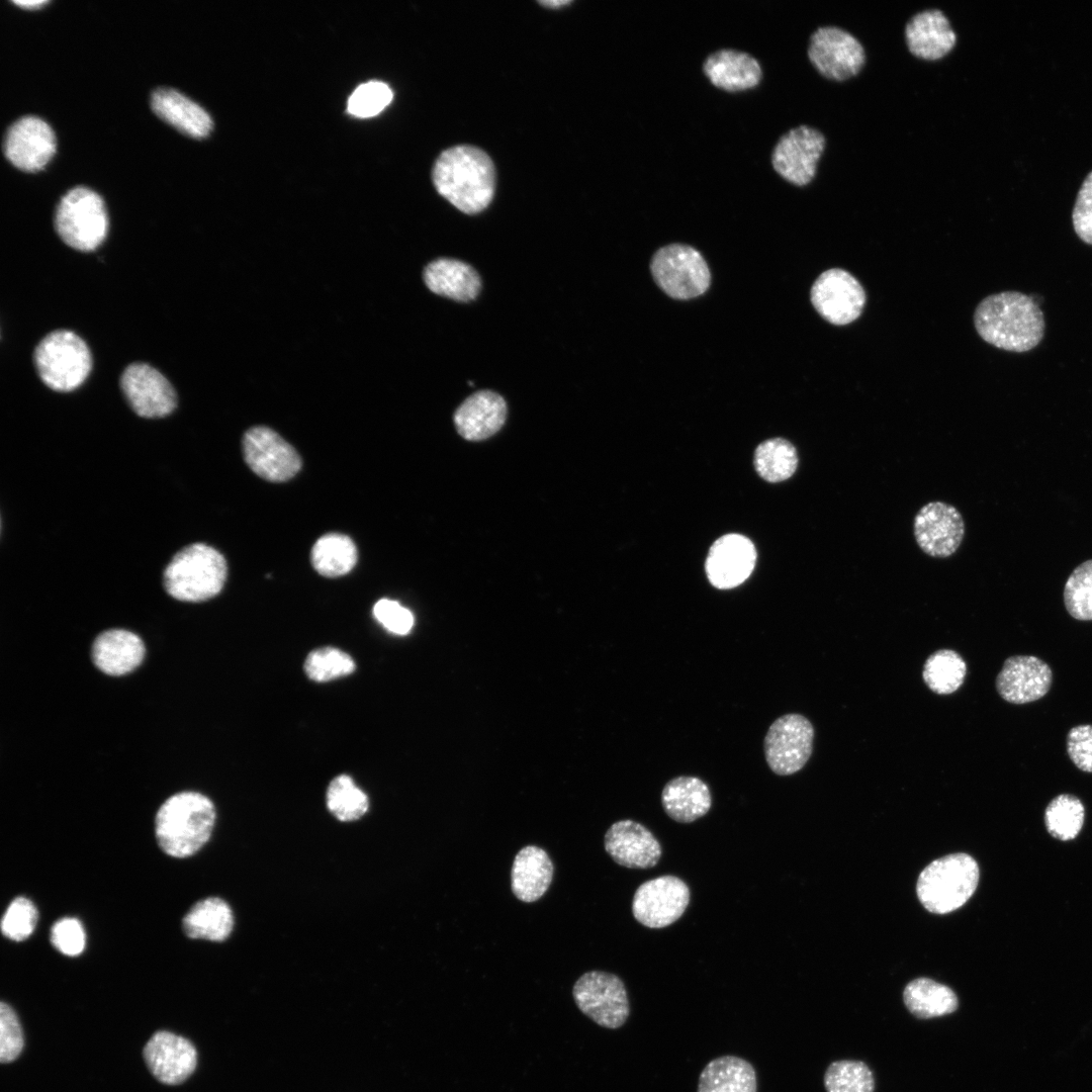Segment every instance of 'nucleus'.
<instances>
[{
    "mask_svg": "<svg viewBox=\"0 0 1092 1092\" xmlns=\"http://www.w3.org/2000/svg\"><path fill=\"white\" fill-rule=\"evenodd\" d=\"M14 4L24 7L26 9H34L47 4V0H33V1H12Z\"/></svg>",
    "mask_w": 1092,
    "mask_h": 1092,
    "instance_id": "nucleus-49",
    "label": "nucleus"
},
{
    "mask_svg": "<svg viewBox=\"0 0 1092 1092\" xmlns=\"http://www.w3.org/2000/svg\"><path fill=\"white\" fill-rule=\"evenodd\" d=\"M702 71L715 88L727 93H741L759 86L763 69L750 53L734 48H721L710 53Z\"/></svg>",
    "mask_w": 1092,
    "mask_h": 1092,
    "instance_id": "nucleus-23",
    "label": "nucleus"
},
{
    "mask_svg": "<svg viewBox=\"0 0 1092 1092\" xmlns=\"http://www.w3.org/2000/svg\"><path fill=\"white\" fill-rule=\"evenodd\" d=\"M826 145L822 130L808 124L792 127L775 144L771 168L786 182L797 187L808 186L817 175Z\"/></svg>",
    "mask_w": 1092,
    "mask_h": 1092,
    "instance_id": "nucleus-10",
    "label": "nucleus"
},
{
    "mask_svg": "<svg viewBox=\"0 0 1092 1092\" xmlns=\"http://www.w3.org/2000/svg\"><path fill=\"white\" fill-rule=\"evenodd\" d=\"M903 999L907 1009L921 1019L950 1014L959 1006L958 997L949 987L928 978L911 981L904 989Z\"/></svg>",
    "mask_w": 1092,
    "mask_h": 1092,
    "instance_id": "nucleus-33",
    "label": "nucleus"
},
{
    "mask_svg": "<svg viewBox=\"0 0 1092 1092\" xmlns=\"http://www.w3.org/2000/svg\"><path fill=\"white\" fill-rule=\"evenodd\" d=\"M572 995L578 1009L598 1025L617 1029L630 1015V1004L623 981L616 975L590 971L575 982Z\"/></svg>",
    "mask_w": 1092,
    "mask_h": 1092,
    "instance_id": "nucleus-11",
    "label": "nucleus"
},
{
    "mask_svg": "<svg viewBox=\"0 0 1092 1092\" xmlns=\"http://www.w3.org/2000/svg\"><path fill=\"white\" fill-rule=\"evenodd\" d=\"M326 801L330 812L343 822L361 818L369 806L366 794L348 775H340L332 780L327 790Z\"/></svg>",
    "mask_w": 1092,
    "mask_h": 1092,
    "instance_id": "nucleus-38",
    "label": "nucleus"
},
{
    "mask_svg": "<svg viewBox=\"0 0 1092 1092\" xmlns=\"http://www.w3.org/2000/svg\"><path fill=\"white\" fill-rule=\"evenodd\" d=\"M904 38L909 53L927 62L944 59L958 43V34L949 18L934 7L919 10L907 20Z\"/></svg>",
    "mask_w": 1092,
    "mask_h": 1092,
    "instance_id": "nucleus-20",
    "label": "nucleus"
},
{
    "mask_svg": "<svg viewBox=\"0 0 1092 1092\" xmlns=\"http://www.w3.org/2000/svg\"><path fill=\"white\" fill-rule=\"evenodd\" d=\"M978 881L977 861L969 854L953 853L933 860L921 872L917 896L928 911L945 914L972 897Z\"/></svg>",
    "mask_w": 1092,
    "mask_h": 1092,
    "instance_id": "nucleus-5",
    "label": "nucleus"
},
{
    "mask_svg": "<svg viewBox=\"0 0 1092 1092\" xmlns=\"http://www.w3.org/2000/svg\"><path fill=\"white\" fill-rule=\"evenodd\" d=\"M966 671V662L958 652L940 649L925 660L922 677L932 692L949 695L963 685Z\"/></svg>",
    "mask_w": 1092,
    "mask_h": 1092,
    "instance_id": "nucleus-36",
    "label": "nucleus"
},
{
    "mask_svg": "<svg viewBox=\"0 0 1092 1092\" xmlns=\"http://www.w3.org/2000/svg\"><path fill=\"white\" fill-rule=\"evenodd\" d=\"M372 612L375 620L395 635H405L414 626L412 612L396 601L381 599L375 603Z\"/></svg>",
    "mask_w": 1092,
    "mask_h": 1092,
    "instance_id": "nucleus-46",
    "label": "nucleus"
},
{
    "mask_svg": "<svg viewBox=\"0 0 1092 1092\" xmlns=\"http://www.w3.org/2000/svg\"><path fill=\"white\" fill-rule=\"evenodd\" d=\"M567 3H568V1H546V2H541V4H543L545 6H551V7L565 5Z\"/></svg>",
    "mask_w": 1092,
    "mask_h": 1092,
    "instance_id": "nucleus-50",
    "label": "nucleus"
},
{
    "mask_svg": "<svg viewBox=\"0 0 1092 1092\" xmlns=\"http://www.w3.org/2000/svg\"><path fill=\"white\" fill-rule=\"evenodd\" d=\"M798 461L795 446L783 438L764 441L754 453L757 473L769 482H781L790 478L798 467Z\"/></svg>",
    "mask_w": 1092,
    "mask_h": 1092,
    "instance_id": "nucleus-35",
    "label": "nucleus"
},
{
    "mask_svg": "<svg viewBox=\"0 0 1092 1092\" xmlns=\"http://www.w3.org/2000/svg\"><path fill=\"white\" fill-rule=\"evenodd\" d=\"M120 387L132 411L142 418H163L176 407L177 395L173 386L148 364L128 365L122 372Z\"/></svg>",
    "mask_w": 1092,
    "mask_h": 1092,
    "instance_id": "nucleus-16",
    "label": "nucleus"
},
{
    "mask_svg": "<svg viewBox=\"0 0 1092 1092\" xmlns=\"http://www.w3.org/2000/svg\"><path fill=\"white\" fill-rule=\"evenodd\" d=\"M697 1092H757L755 1069L736 1056L713 1059L699 1076Z\"/></svg>",
    "mask_w": 1092,
    "mask_h": 1092,
    "instance_id": "nucleus-31",
    "label": "nucleus"
},
{
    "mask_svg": "<svg viewBox=\"0 0 1092 1092\" xmlns=\"http://www.w3.org/2000/svg\"><path fill=\"white\" fill-rule=\"evenodd\" d=\"M655 283L670 297L691 299L710 286L711 274L703 256L691 246L671 244L660 248L651 261Z\"/></svg>",
    "mask_w": 1092,
    "mask_h": 1092,
    "instance_id": "nucleus-9",
    "label": "nucleus"
},
{
    "mask_svg": "<svg viewBox=\"0 0 1092 1092\" xmlns=\"http://www.w3.org/2000/svg\"><path fill=\"white\" fill-rule=\"evenodd\" d=\"M182 927L190 938L223 941L234 928L233 911L224 900L208 897L190 908L183 917Z\"/></svg>",
    "mask_w": 1092,
    "mask_h": 1092,
    "instance_id": "nucleus-32",
    "label": "nucleus"
},
{
    "mask_svg": "<svg viewBox=\"0 0 1092 1092\" xmlns=\"http://www.w3.org/2000/svg\"><path fill=\"white\" fill-rule=\"evenodd\" d=\"M807 57L819 75L834 82L856 77L867 64L862 42L849 30L833 24L821 25L811 33Z\"/></svg>",
    "mask_w": 1092,
    "mask_h": 1092,
    "instance_id": "nucleus-8",
    "label": "nucleus"
},
{
    "mask_svg": "<svg viewBox=\"0 0 1092 1092\" xmlns=\"http://www.w3.org/2000/svg\"><path fill=\"white\" fill-rule=\"evenodd\" d=\"M604 843L613 860L629 869L653 868L661 857V845L653 833L630 819L613 823Z\"/></svg>",
    "mask_w": 1092,
    "mask_h": 1092,
    "instance_id": "nucleus-24",
    "label": "nucleus"
},
{
    "mask_svg": "<svg viewBox=\"0 0 1092 1092\" xmlns=\"http://www.w3.org/2000/svg\"><path fill=\"white\" fill-rule=\"evenodd\" d=\"M23 1049L21 1025L14 1010L5 1002L0 1004V1061H14Z\"/></svg>",
    "mask_w": 1092,
    "mask_h": 1092,
    "instance_id": "nucleus-45",
    "label": "nucleus"
},
{
    "mask_svg": "<svg viewBox=\"0 0 1092 1092\" xmlns=\"http://www.w3.org/2000/svg\"><path fill=\"white\" fill-rule=\"evenodd\" d=\"M424 281L432 292L461 302L474 299L481 287L479 275L470 265L449 258L429 263Z\"/></svg>",
    "mask_w": 1092,
    "mask_h": 1092,
    "instance_id": "nucleus-29",
    "label": "nucleus"
},
{
    "mask_svg": "<svg viewBox=\"0 0 1092 1092\" xmlns=\"http://www.w3.org/2000/svg\"><path fill=\"white\" fill-rule=\"evenodd\" d=\"M690 903V889L679 878L660 876L642 883L632 901L634 918L649 928H663L675 922Z\"/></svg>",
    "mask_w": 1092,
    "mask_h": 1092,
    "instance_id": "nucleus-15",
    "label": "nucleus"
},
{
    "mask_svg": "<svg viewBox=\"0 0 1092 1092\" xmlns=\"http://www.w3.org/2000/svg\"><path fill=\"white\" fill-rule=\"evenodd\" d=\"M756 561L753 543L739 534L720 537L710 548L706 572L711 584L720 589L738 586L748 578Z\"/></svg>",
    "mask_w": 1092,
    "mask_h": 1092,
    "instance_id": "nucleus-22",
    "label": "nucleus"
},
{
    "mask_svg": "<svg viewBox=\"0 0 1092 1092\" xmlns=\"http://www.w3.org/2000/svg\"><path fill=\"white\" fill-rule=\"evenodd\" d=\"M1053 684L1050 665L1033 655H1014L1005 659L996 677V690L1008 703L1021 705L1044 697Z\"/></svg>",
    "mask_w": 1092,
    "mask_h": 1092,
    "instance_id": "nucleus-19",
    "label": "nucleus"
},
{
    "mask_svg": "<svg viewBox=\"0 0 1092 1092\" xmlns=\"http://www.w3.org/2000/svg\"><path fill=\"white\" fill-rule=\"evenodd\" d=\"M391 99L392 92L388 85L379 81H370L357 87L351 94L347 110L356 117H371L382 111Z\"/></svg>",
    "mask_w": 1092,
    "mask_h": 1092,
    "instance_id": "nucleus-43",
    "label": "nucleus"
},
{
    "mask_svg": "<svg viewBox=\"0 0 1092 1092\" xmlns=\"http://www.w3.org/2000/svg\"><path fill=\"white\" fill-rule=\"evenodd\" d=\"M664 812L679 823H691L706 815L712 806L708 785L700 778L679 776L668 781L661 792Z\"/></svg>",
    "mask_w": 1092,
    "mask_h": 1092,
    "instance_id": "nucleus-30",
    "label": "nucleus"
},
{
    "mask_svg": "<svg viewBox=\"0 0 1092 1092\" xmlns=\"http://www.w3.org/2000/svg\"><path fill=\"white\" fill-rule=\"evenodd\" d=\"M979 336L988 344L1010 352L1035 348L1043 338V313L1035 300L1018 291L984 298L974 313Z\"/></svg>",
    "mask_w": 1092,
    "mask_h": 1092,
    "instance_id": "nucleus-1",
    "label": "nucleus"
},
{
    "mask_svg": "<svg viewBox=\"0 0 1092 1092\" xmlns=\"http://www.w3.org/2000/svg\"><path fill=\"white\" fill-rule=\"evenodd\" d=\"M507 403L503 396L481 390L467 397L454 414L458 434L468 441H481L494 435L507 419Z\"/></svg>",
    "mask_w": 1092,
    "mask_h": 1092,
    "instance_id": "nucleus-25",
    "label": "nucleus"
},
{
    "mask_svg": "<svg viewBox=\"0 0 1092 1092\" xmlns=\"http://www.w3.org/2000/svg\"><path fill=\"white\" fill-rule=\"evenodd\" d=\"M1064 603L1073 618L1092 620V560L1080 564L1072 572L1065 585Z\"/></svg>",
    "mask_w": 1092,
    "mask_h": 1092,
    "instance_id": "nucleus-41",
    "label": "nucleus"
},
{
    "mask_svg": "<svg viewBox=\"0 0 1092 1092\" xmlns=\"http://www.w3.org/2000/svg\"><path fill=\"white\" fill-rule=\"evenodd\" d=\"M554 867L548 853L536 845H527L516 854L511 870L513 894L526 903L539 900L548 890Z\"/></svg>",
    "mask_w": 1092,
    "mask_h": 1092,
    "instance_id": "nucleus-28",
    "label": "nucleus"
},
{
    "mask_svg": "<svg viewBox=\"0 0 1092 1092\" xmlns=\"http://www.w3.org/2000/svg\"><path fill=\"white\" fill-rule=\"evenodd\" d=\"M2 149L4 156L14 167L35 172L54 155L55 134L50 125L39 117L22 116L7 128Z\"/></svg>",
    "mask_w": 1092,
    "mask_h": 1092,
    "instance_id": "nucleus-18",
    "label": "nucleus"
},
{
    "mask_svg": "<svg viewBox=\"0 0 1092 1092\" xmlns=\"http://www.w3.org/2000/svg\"><path fill=\"white\" fill-rule=\"evenodd\" d=\"M51 942L65 956H79L86 945V934L82 923L73 917L59 919L52 926Z\"/></svg>",
    "mask_w": 1092,
    "mask_h": 1092,
    "instance_id": "nucleus-44",
    "label": "nucleus"
},
{
    "mask_svg": "<svg viewBox=\"0 0 1092 1092\" xmlns=\"http://www.w3.org/2000/svg\"><path fill=\"white\" fill-rule=\"evenodd\" d=\"M824 1086L827 1092H874L875 1080L863 1062L841 1060L828 1066Z\"/></svg>",
    "mask_w": 1092,
    "mask_h": 1092,
    "instance_id": "nucleus-39",
    "label": "nucleus"
},
{
    "mask_svg": "<svg viewBox=\"0 0 1092 1092\" xmlns=\"http://www.w3.org/2000/svg\"><path fill=\"white\" fill-rule=\"evenodd\" d=\"M1085 818L1084 805L1071 794L1055 797L1046 806L1044 823L1049 833L1060 840L1074 839L1081 831Z\"/></svg>",
    "mask_w": 1092,
    "mask_h": 1092,
    "instance_id": "nucleus-37",
    "label": "nucleus"
},
{
    "mask_svg": "<svg viewBox=\"0 0 1092 1092\" xmlns=\"http://www.w3.org/2000/svg\"><path fill=\"white\" fill-rule=\"evenodd\" d=\"M242 448L250 469L267 481H287L301 468V458L293 446L268 427L249 429L244 434Z\"/></svg>",
    "mask_w": 1092,
    "mask_h": 1092,
    "instance_id": "nucleus-13",
    "label": "nucleus"
},
{
    "mask_svg": "<svg viewBox=\"0 0 1092 1092\" xmlns=\"http://www.w3.org/2000/svg\"><path fill=\"white\" fill-rule=\"evenodd\" d=\"M145 644L135 633L125 629L101 632L93 641L91 658L103 673L120 676L135 669L144 659Z\"/></svg>",
    "mask_w": 1092,
    "mask_h": 1092,
    "instance_id": "nucleus-26",
    "label": "nucleus"
},
{
    "mask_svg": "<svg viewBox=\"0 0 1092 1092\" xmlns=\"http://www.w3.org/2000/svg\"><path fill=\"white\" fill-rule=\"evenodd\" d=\"M814 728L803 715L785 714L769 726L763 740L766 763L778 776H790L804 767L813 750Z\"/></svg>",
    "mask_w": 1092,
    "mask_h": 1092,
    "instance_id": "nucleus-12",
    "label": "nucleus"
},
{
    "mask_svg": "<svg viewBox=\"0 0 1092 1092\" xmlns=\"http://www.w3.org/2000/svg\"><path fill=\"white\" fill-rule=\"evenodd\" d=\"M143 1054L151 1073L167 1085L185 1081L197 1063L194 1045L187 1038L166 1030L155 1032L147 1041Z\"/></svg>",
    "mask_w": 1092,
    "mask_h": 1092,
    "instance_id": "nucleus-21",
    "label": "nucleus"
},
{
    "mask_svg": "<svg viewBox=\"0 0 1092 1092\" xmlns=\"http://www.w3.org/2000/svg\"><path fill=\"white\" fill-rule=\"evenodd\" d=\"M437 191L467 214L482 211L492 200L495 170L489 156L472 146H456L444 151L433 168Z\"/></svg>",
    "mask_w": 1092,
    "mask_h": 1092,
    "instance_id": "nucleus-2",
    "label": "nucleus"
},
{
    "mask_svg": "<svg viewBox=\"0 0 1092 1092\" xmlns=\"http://www.w3.org/2000/svg\"><path fill=\"white\" fill-rule=\"evenodd\" d=\"M151 107L158 117L191 138H204L212 128L208 113L175 89L158 88L153 91Z\"/></svg>",
    "mask_w": 1092,
    "mask_h": 1092,
    "instance_id": "nucleus-27",
    "label": "nucleus"
},
{
    "mask_svg": "<svg viewBox=\"0 0 1092 1092\" xmlns=\"http://www.w3.org/2000/svg\"><path fill=\"white\" fill-rule=\"evenodd\" d=\"M55 229L62 241L78 251H93L104 241L108 218L101 197L78 186L60 199L55 212Z\"/></svg>",
    "mask_w": 1092,
    "mask_h": 1092,
    "instance_id": "nucleus-7",
    "label": "nucleus"
},
{
    "mask_svg": "<svg viewBox=\"0 0 1092 1092\" xmlns=\"http://www.w3.org/2000/svg\"><path fill=\"white\" fill-rule=\"evenodd\" d=\"M914 537L919 548L936 558L951 556L961 546L965 523L961 513L943 502H930L914 518Z\"/></svg>",
    "mask_w": 1092,
    "mask_h": 1092,
    "instance_id": "nucleus-17",
    "label": "nucleus"
},
{
    "mask_svg": "<svg viewBox=\"0 0 1092 1092\" xmlns=\"http://www.w3.org/2000/svg\"><path fill=\"white\" fill-rule=\"evenodd\" d=\"M226 573V561L218 550L204 543H193L172 557L163 572V584L172 598L199 603L220 593Z\"/></svg>",
    "mask_w": 1092,
    "mask_h": 1092,
    "instance_id": "nucleus-4",
    "label": "nucleus"
},
{
    "mask_svg": "<svg viewBox=\"0 0 1092 1092\" xmlns=\"http://www.w3.org/2000/svg\"><path fill=\"white\" fill-rule=\"evenodd\" d=\"M1072 219L1077 236L1084 243L1092 245V171L1078 192Z\"/></svg>",
    "mask_w": 1092,
    "mask_h": 1092,
    "instance_id": "nucleus-48",
    "label": "nucleus"
},
{
    "mask_svg": "<svg viewBox=\"0 0 1092 1092\" xmlns=\"http://www.w3.org/2000/svg\"><path fill=\"white\" fill-rule=\"evenodd\" d=\"M38 919L35 905L25 897L11 901L1 920V930L5 937L21 941L33 932Z\"/></svg>",
    "mask_w": 1092,
    "mask_h": 1092,
    "instance_id": "nucleus-42",
    "label": "nucleus"
},
{
    "mask_svg": "<svg viewBox=\"0 0 1092 1092\" xmlns=\"http://www.w3.org/2000/svg\"><path fill=\"white\" fill-rule=\"evenodd\" d=\"M357 547L344 534L328 533L318 538L310 552L314 570L326 577H339L350 572L357 563Z\"/></svg>",
    "mask_w": 1092,
    "mask_h": 1092,
    "instance_id": "nucleus-34",
    "label": "nucleus"
},
{
    "mask_svg": "<svg viewBox=\"0 0 1092 1092\" xmlns=\"http://www.w3.org/2000/svg\"><path fill=\"white\" fill-rule=\"evenodd\" d=\"M33 361L42 382L61 392L79 387L92 367L87 344L68 330L54 331L42 338L35 347Z\"/></svg>",
    "mask_w": 1092,
    "mask_h": 1092,
    "instance_id": "nucleus-6",
    "label": "nucleus"
},
{
    "mask_svg": "<svg viewBox=\"0 0 1092 1092\" xmlns=\"http://www.w3.org/2000/svg\"><path fill=\"white\" fill-rule=\"evenodd\" d=\"M215 817L213 803L201 793L184 791L170 796L155 817L159 847L172 857L195 854L210 838Z\"/></svg>",
    "mask_w": 1092,
    "mask_h": 1092,
    "instance_id": "nucleus-3",
    "label": "nucleus"
},
{
    "mask_svg": "<svg viewBox=\"0 0 1092 1092\" xmlns=\"http://www.w3.org/2000/svg\"><path fill=\"white\" fill-rule=\"evenodd\" d=\"M1067 752L1082 771L1092 772V725H1077L1067 734Z\"/></svg>",
    "mask_w": 1092,
    "mask_h": 1092,
    "instance_id": "nucleus-47",
    "label": "nucleus"
},
{
    "mask_svg": "<svg viewBox=\"0 0 1092 1092\" xmlns=\"http://www.w3.org/2000/svg\"><path fill=\"white\" fill-rule=\"evenodd\" d=\"M810 297L816 311L835 326L858 318L867 298L859 281L841 268L822 272L811 287Z\"/></svg>",
    "mask_w": 1092,
    "mask_h": 1092,
    "instance_id": "nucleus-14",
    "label": "nucleus"
},
{
    "mask_svg": "<svg viewBox=\"0 0 1092 1092\" xmlns=\"http://www.w3.org/2000/svg\"><path fill=\"white\" fill-rule=\"evenodd\" d=\"M354 670V659L348 653L336 647L314 649L304 661L306 675L318 682L347 676Z\"/></svg>",
    "mask_w": 1092,
    "mask_h": 1092,
    "instance_id": "nucleus-40",
    "label": "nucleus"
}]
</instances>
